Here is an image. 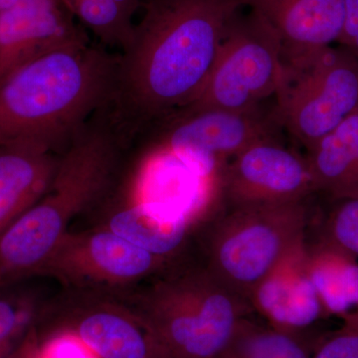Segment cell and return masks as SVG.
<instances>
[{"mask_svg":"<svg viewBox=\"0 0 358 358\" xmlns=\"http://www.w3.org/2000/svg\"><path fill=\"white\" fill-rule=\"evenodd\" d=\"M58 155L39 148H0V234L48 192Z\"/></svg>","mask_w":358,"mask_h":358,"instance_id":"16","label":"cell"},{"mask_svg":"<svg viewBox=\"0 0 358 358\" xmlns=\"http://www.w3.org/2000/svg\"><path fill=\"white\" fill-rule=\"evenodd\" d=\"M117 54L89 39L27 63L0 84V148L60 154L109 107Z\"/></svg>","mask_w":358,"mask_h":358,"instance_id":"2","label":"cell"},{"mask_svg":"<svg viewBox=\"0 0 358 358\" xmlns=\"http://www.w3.org/2000/svg\"><path fill=\"white\" fill-rule=\"evenodd\" d=\"M66 8L105 46L124 50L133 36L134 16L115 0H62Z\"/></svg>","mask_w":358,"mask_h":358,"instance_id":"20","label":"cell"},{"mask_svg":"<svg viewBox=\"0 0 358 358\" xmlns=\"http://www.w3.org/2000/svg\"><path fill=\"white\" fill-rule=\"evenodd\" d=\"M174 263L99 225L68 231L35 277L51 278L66 291L114 294L140 286Z\"/></svg>","mask_w":358,"mask_h":358,"instance_id":"9","label":"cell"},{"mask_svg":"<svg viewBox=\"0 0 358 358\" xmlns=\"http://www.w3.org/2000/svg\"><path fill=\"white\" fill-rule=\"evenodd\" d=\"M107 200L114 207H110L109 215L101 225L174 263L194 228L187 218L143 199L117 201L114 192Z\"/></svg>","mask_w":358,"mask_h":358,"instance_id":"15","label":"cell"},{"mask_svg":"<svg viewBox=\"0 0 358 358\" xmlns=\"http://www.w3.org/2000/svg\"><path fill=\"white\" fill-rule=\"evenodd\" d=\"M148 1H150V0H141V3H143V4L147 3Z\"/></svg>","mask_w":358,"mask_h":358,"instance_id":"28","label":"cell"},{"mask_svg":"<svg viewBox=\"0 0 358 358\" xmlns=\"http://www.w3.org/2000/svg\"><path fill=\"white\" fill-rule=\"evenodd\" d=\"M85 40L62 0H17L0 13V84L35 59Z\"/></svg>","mask_w":358,"mask_h":358,"instance_id":"12","label":"cell"},{"mask_svg":"<svg viewBox=\"0 0 358 358\" xmlns=\"http://www.w3.org/2000/svg\"><path fill=\"white\" fill-rule=\"evenodd\" d=\"M248 301L268 326L287 333L308 336L327 317L308 275L307 239L257 285Z\"/></svg>","mask_w":358,"mask_h":358,"instance_id":"14","label":"cell"},{"mask_svg":"<svg viewBox=\"0 0 358 358\" xmlns=\"http://www.w3.org/2000/svg\"><path fill=\"white\" fill-rule=\"evenodd\" d=\"M131 145L108 108L90 120L59 154L46 194L0 234V289L35 278L71 222L106 201Z\"/></svg>","mask_w":358,"mask_h":358,"instance_id":"3","label":"cell"},{"mask_svg":"<svg viewBox=\"0 0 358 358\" xmlns=\"http://www.w3.org/2000/svg\"><path fill=\"white\" fill-rule=\"evenodd\" d=\"M241 0H150L117 54L109 105L129 143L196 100Z\"/></svg>","mask_w":358,"mask_h":358,"instance_id":"1","label":"cell"},{"mask_svg":"<svg viewBox=\"0 0 358 358\" xmlns=\"http://www.w3.org/2000/svg\"><path fill=\"white\" fill-rule=\"evenodd\" d=\"M338 44L358 59V0H345V22Z\"/></svg>","mask_w":358,"mask_h":358,"instance_id":"25","label":"cell"},{"mask_svg":"<svg viewBox=\"0 0 358 358\" xmlns=\"http://www.w3.org/2000/svg\"><path fill=\"white\" fill-rule=\"evenodd\" d=\"M115 1L119 2L131 16H134V14L138 13V9L143 7L141 0H115Z\"/></svg>","mask_w":358,"mask_h":358,"instance_id":"26","label":"cell"},{"mask_svg":"<svg viewBox=\"0 0 358 358\" xmlns=\"http://www.w3.org/2000/svg\"><path fill=\"white\" fill-rule=\"evenodd\" d=\"M320 236L326 238L358 259V199L334 201Z\"/></svg>","mask_w":358,"mask_h":358,"instance_id":"22","label":"cell"},{"mask_svg":"<svg viewBox=\"0 0 358 358\" xmlns=\"http://www.w3.org/2000/svg\"><path fill=\"white\" fill-rule=\"evenodd\" d=\"M46 301L31 292L0 293V358H13L36 327Z\"/></svg>","mask_w":358,"mask_h":358,"instance_id":"21","label":"cell"},{"mask_svg":"<svg viewBox=\"0 0 358 358\" xmlns=\"http://www.w3.org/2000/svg\"><path fill=\"white\" fill-rule=\"evenodd\" d=\"M282 128L310 150L358 110V59L341 46H329L296 67L285 66L275 94Z\"/></svg>","mask_w":358,"mask_h":358,"instance_id":"7","label":"cell"},{"mask_svg":"<svg viewBox=\"0 0 358 358\" xmlns=\"http://www.w3.org/2000/svg\"><path fill=\"white\" fill-rule=\"evenodd\" d=\"M319 341L261 326L247 317L220 358H310Z\"/></svg>","mask_w":358,"mask_h":358,"instance_id":"19","label":"cell"},{"mask_svg":"<svg viewBox=\"0 0 358 358\" xmlns=\"http://www.w3.org/2000/svg\"><path fill=\"white\" fill-rule=\"evenodd\" d=\"M308 222L307 199L229 207L208 222L204 266L248 301L257 285L307 239Z\"/></svg>","mask_w":358,"mask_h":358,"instance_id":"5","label":"cell"},{"mask_svg":"<svg viewBox=\"0 0 358 358\" xmlns=\"http://www.w3.org/2000/svg\"><path fill=\"white\" fill-rule=\"evenodd\" d=\"M315 192L336 201L358 199V110L307 150Z\"/></svg>","mask_w":358,"mask_h":358,"instance_id":"17","label":"cell"},{"mask_svg":"<svg viewBox=\"0 0 358 358\" xmlns=\"http://www.w3.org/2000/svg\"><path fill=\"white\" fill-rule=\"evenodd\" d=\"M313 193L307 159L277 138L249 145L224 167L222 197L229 207L300 201Z\"/></svg>","mask_w":358,"mask_h":358,"instance_id":"11","label":"cell"},{"mask_svg":"<svg viewBox=\"0 0 358 358\" xmlns=\"http://www.w3.org/2000/svg\"><path fill=\"white\" fill-rule=\"evenodd\" d=\"M35 358H98L78 339L68 334L39 336Z\"/></svg>","mask_w":358,"mask_h":358,"instance_id":"24","label":"cell"},{"mask_svg":"<svg viewBox=\"0 0 358 358\" xmlns=\"http://www.w3.org/2000/svg\"><path fill=\"white\" fill-rule=\"evenodd\" d=\"M307 268L327 317L358 313V259L326 238L307 241Z\"/></svg>","mask_w":358,"mask_h":358,"instance_id":"18","label":"cell"},{"mask_svg":"<svg viewBox=\"0 0 358 358\" xmlns=\"http://www.w3.org/2000/svg\"><path fill=\"white\" fill-rule=\"evenodd\" d=\"M282 43L255 11L238 13L227 27L208 79L182 110H248L275 96L284 78Z\"/></svg>","mask_w":358,"mask_h":358,"instance_id":"6","label":"cell"},{"mask_svg":"<svg viewBox=\"0 0 358 358\" xmlns=\"http://www.w3.org/2000/svg\"><path fill=\"white\" fill-rule=\"evenodd\" d=\"M279 129L275 106L266 110L262 105L248 110H180L148 131H155L160 147L205 185L222 189L227 162L257 141L277 138Z\"/></svg>","mask_w":358,"mask_h":358,"instance_id":"8","label":"cell"},{"mask_svg":"<svg viewBox=\"0 0 358 358\" xmlns=\"http://www.w3.org/2000/svg\"><path fill=\"white\" fill-rule=\"evenodd\" d=\"M274 28L285 66L307 62L338 43L345 22V0H241Z\"/></svg>","mask_w":358,"mask_h":358,"instance_id":"13","label":"cell"},{"mask_svg":"<svg viewBox=\"0 0 358 358\" xmlns=\"http://www.w3.org/2000/svg\"><path fill=\"white\" fill-rule=\"evenodd\" d=\"M39 336L68 334L98 358H164L138 313L117 294L66 291L47 301Z\"/></svg>","mask_w":358,"mask_h":358,"instance_id":"10","label":"cell"},{"mask_svg":"<svg viewBox=\"0 0 358 358\" xmlns=\"http://www.w3.org/2000/svg\"><path fill=\"white\" fill-rule=\"evenodd\" d=\"M17 0H0V13L6 10L8 7L13 6Z\"/></svg>","mask_w":358,"mask_h":358,"instance_id":"27","label":"cell"},{"mask_svg":"<svg viewBox=\"0 0 358 358\" xmlns=\"http://www.w3.org/2000/svg\"><path fill=\"white\" fill-rule=\"evenodd\" d=\"M117 294L138 313L164 358H220L253 312L205 266H169Z\"/></svg>","mask_w":358,"mask_h":358,"instance_id":"4","label":"cell"},{"mask_svg":"<svg viewBox=\"0 0 358 358\" xmlns=\"http://www.w3.org/2000/svg\"><path fill=\"white\" fill-rule=\"evenodd\" d=\"M343 322L338 329L320 338L310 358H358V313Z\"/></svg>","mask_w":358,"mask_h":358,"instance_id":"23","label":"cell"}]
</instances>
